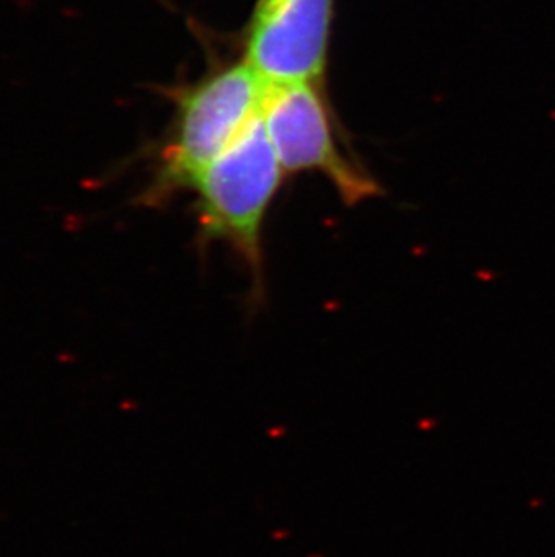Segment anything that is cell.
Segmentation results:
<instances>
[{"label": "cell", "instance_id": "obj_2", "mask_svg": "<svg viewBox=\"0 0 555 557\" xmlns=\"http://www.w3.org/2000/svg\"><path fill=\"white\" fill-rule=\"evenodd\" d=\"M282 170L262 114H258L192 188L197 195V243L205 248L227 244L240 258L251 280L246 306L252 314L268 301L262 230Z\"/></svg>", "mask_w": 555, "mask_h": 557}, {"label": "cell", "instance_id": "obj_3", "mask_svg": "<svg viewBox=\"0 0 555 557\" xmlns=\"http://www.w3.org/2000/svg\"><path fill=\"white\" fill-rule=\"evenodd\" d=\"M262 120L287 172H320L348 205L379 194L362 170L340 152L325 103L312 84L268 85Z\"/></svg>", "mask_w": 555, "mask_h": 557}, {"label": "cell", "instance_id": "obj_1", "mask_svg": "<svg viewBox=\"0 0 555 557\" xmlns=\"http://www.w3.org/2000/svg\"><path fill=\"white\" fill-rule=\"evenodd\" d=\"M268 85L249 63L217 69L172 90L175 114L153 156L143 205H164L194 188L202 172L231 147L262 111Z\"/></svg>", "mask_w": 555, "mask_h": 557}, {"label": "cell", "instance_id": "obj_4", "mask_svg": "<svg viewBox=\"0 0 555 557\" xmlns=\"http://www.w3.org/2000/svg\"><path fill=\"white\" fill-rule=\"evenodd\" d=\"M334 0H260L247 63L266 85L314 84L325 73Z\"/></svg>", "mask_w": 555, "mask_h": 557}]
</instances>
